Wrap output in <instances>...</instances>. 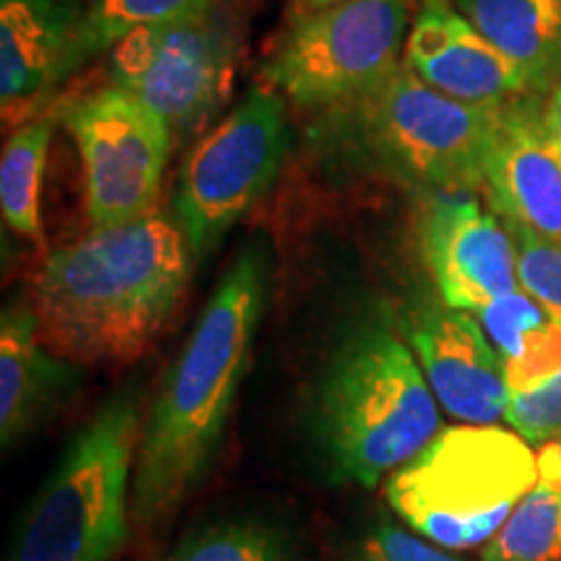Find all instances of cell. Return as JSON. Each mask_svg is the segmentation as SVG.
I'll return each mask as SVG.
<instances>
[{
	"label": "cell",
	"instance_id": "cell-1",
	"mask_svg": "<svg viewBox=\"0 0 561 561\" xmlns=\"http://www.w3.org/2000/svg\"><path fill=\"white\" fill-rule=\"evenodd\" d=\"M271 252L263 240L224 271L144 421L133 473V525L153 530L206 476L263 318Z\"/></svg>",
	"mask_w": 561,
	"mask_h": 561
},
{
	"label": "cell",
	"instance_id": "cell-2",
	"mask_svg": "<svg viewBox=\"0 0 561 561\" xmlns=\"http://www.w3.org/2000/svg\"><path fill=\"white\" fill-rule=\"evenodd\" d=\"M193 263L185 231L161 210L91 229L42 263L34 284L42 343L66 362H136L178 310Z\"/></svg>",
	"mask_w": 561,
	"mask_h": 561
},
{
	"label": "cell",
	"instance_id": "cell-3",
	"mask_svg": "<svg viewBox=\"0 0 561 561\" xmlns=\"http://www.w3.org/2000/svg\"><path fill=\"white\" fill-rule=\"evenodd\" d=\"M496 110L458 102L401 62L354 100L318 112L307 144L341 174L424 193L481 191Z\"/></svg>",
	"mask_w": 561,
	"mask_h": 561
},
{
	"label": "cell",
	"instance_id": "cell-4",
	"mask_svg": "<svg viewBox=\"0 0 561 561\" xmlns=\"http://www.w3.org/2000/svg\"><path fill=\"white\" fill-rule=\"evenodd\" d=\"M312 430L333 476L359 486L396 473L442 432L437 398L388 312L367 314L335 343Z\"/></svg>",
	"mask_w": 561,
	"mask_h": 561
},
{
	"label": "cell",
	"instance_id": "cell-5",
	"mask_svg": "<svg viewBox=\"0 0 561 561\" xmlns=\"http://www.w3.org/2000/svg\"><path fill=\"white\" fill-rule=\"evenodd\" d=\"M140 430L136 390L104 401L21 517L5 561L115 559L133 523Z\"/></svg>",
	"mask_w": 561,
	"mask_h": 561
},
{
	"label": "cell",
	"instance_id": "cell-6",
	"mask_svg": "<svg viewBox=\"0 0 561 561\" xmlns=\"http://www.w3.org/2000/svg\"><path fill=\"white\" fill-rule=\"evenodd\" d=\"M538 476V458L515 430L447 426L390 473L388 504L442 549H473L510 520Z\"/></svg>",
	"mask_w": 561,
	"mask_h": 561
},
{
	"label": "cell",
	"instance_id": "cell-7",
	"mask_svg": "<svg viewBox=\"0 0 561 561\" xmlns=\"http://www.w3.org/2000/svg\"><path fill=\"white\" fill-rule=\"evenodd\" d=\"M289 151L286 100L268 83L248 89L185 159L174 219L195 261L224 242L229 229L263 198Z\"/></svg>",
	"mask_w": 561,
	"mask_h": 561
},
{
	"label": "cell",
	"instance_id": "cell-8",
	"mask_svg": "<svg viewBox=\"0 0 561 561\" xmlns=\"http://www.w3.org/2000/svg\"><path fill=\"white\" fill-rule=\"evenodd\" d=\"M409 32L411 0H341L297 21L263 79L286 102L325 112L401 66Z\"/></svg>",
	"mask_w": 561,
	"mask_h": 561
},
{
	"label": "cell",
	"instance_id": "cell-9",
	"mask_svg": "<svg viewBox=\"0 0 561 561\" xmlns=\"http://www.w3.org/2000/svg\"><path fill=\"white\" fill-rule=\"evenodd\" d=\"M83 161L91 229H112L157 214L172 149V128L121 87H104L60 110Z\"/></svg>",
	"mask_w": 561,
	"mask_h": 561
},
{
	"label": "cell",
	"instance_id": "cell-10",
	"mask_svg": "<svg viewBox=\"0 0 561 561\" xmlns=\"http://www.w3.org/2000/svg\"><path fill=\"white\" fill-rule=\"evenodd\" d=\"M237 47L234 19L214 0L191 16L125 37L110 53V79L164 117L172 133H191L221 107Z\"/></svg>",
	"mask_w": 561,
	"mask_h": 561
},
{
	"label": "cell",
	"instance_id": "cell-11",
	"mask_svg": "<svg viewBox=\"0 0 561 561\" xmlns=\"http://www.w3.org/2000/svg\"><path fill=\"white\" fill-rule=\"evenodd\" d=\"M416 237L437 297L455 310L476 314L520 289L510 227L473 193H426Z\"/></svg>",
	"mask_w": 561,
	"mask_h": 561
},
{
	"label": "cell",
	"instance_id": "cell-12",
	"mask_svg": "<svg viewBox=\"0 0 561 561\" xmlns=\"http://www.w3.org/2000/svg\"><path fill=\"white\" fill-rule=\"evenodd\" d=\"M401 328L434 398L450 416L486 426L507 413L512 396L502 359L471 312L439 297H419Z\"/></svg>",
	"mask_w": 561,
	"mask_h": 561
},
{
	"label": "cell",
	"instance_id": "cell-13",
	"mask_svg": "<svg viewBox=\"0 0 561 561\" xmlns=\"http://www.w3.org/2000/svg\"><path fill=\"white\" fill-rule=\"evenodd\" d=\"M483 191L507 224L561 242V149L541 94L517 96L496 110Z\"/></svg>",
	"mask_w": 561,
	"mask_h": 561
},
{
	"label": "cell",
	"instance_id": "cell-14",
	"mask_svg": "<svg viewBox=\"0 0 561 561\" xmlns=\"http://www.w3.org/2000/svg\"><path fill=\"white\" fill-rule=\"evenodd\" d=\"M405 66L432 89L479 107L533 94L520 66L491 45L453 0H421L405 39Z\"/></svg>",
	"mask_w": 561,
	"mask_h": 561
},
{
	"label": "cell",
	"instance_id": "cell-15",
	"mask_svg": "<svg viewBox=\"0 0 561 561\" xmlns=\"http://www.w3.org/2000/svg\"><path fill=\"white\" fill-rule=\"evenodd\" d=\"M87 9L79 0H0V107L24 125L68 79Z\"/></svg>",
	"mask_w": 561,
	"mask_h": 561
},
{
	"label": "cell",
	"instance_id": "cell-16",
	"mask_svg": "<svg viewBox=\"0 0 561 561\" xmlns=\"http://www.w3.org/2000/svg\"><path fill=\"white\" fill-rule=\"evenodd\" d=\"M76 371L42 343L34 305L0 314V442L3 450L45 421L73 388Z\"/></svg>",
	"mask_w": 561,
	"mask_h": 561
},
{
	"label": "cell",
	"instance_id": "cell-17",
	"mask_svg": "<svg viewBox=\"0 0 561 561\" xmlns=\"http://www.w3.org/2000/svg\"><path fill=\"white\" fill-rule=\"evenodd\" d=\"M453 5L520 66L533 94L561 83V0H453Z\"/></svg>",
	"mask_w": 561,
	"mask_h": 561
},
{
	"label": "cell",
	"instance_id": "cell-18",
	"mask_svg": "<svg viewBox=\"0 0 561 561\" xmlns=\"http://www.w3.org/2000/svg\"><path fill=\"white\" fill-rule=\"evenodd\" d=\"M536 458V483L491 538L483 561H561V439L546 442Z\"/></svg>",
	"mask_w": 561,
	"mask_h": 561
},
{
	"label": "cell",
	"instance_id": "cell-19",
	"mask_svg": "<svg viewBox=\"0 0 561 561\" xmlns=\"http://www.w3.org/2000/svg\"><path fill=\"white\" fill-rule=\"evenodd\" d=\"M55 117L42 115L19 125L3 146L0 159V210L5 227L34 244L45 242L42 231V174L53 144Z\"/></svg>",
	"mask_w": 561,
	"mask_h": 561
},
{
	"label": "cell",
	"instance_id": "cell-20",
	"mask_svg": "<svg viewBox=\"0 0 561 561\" xmlns=\"http://www.w3.org/2000/svg\"><path fill=\"white\" fill-rule=\"evenodd\" d=\"M210 3L214 0H91L70 53L68 73L81 70L96 55L112 53L133 32L170 24Z\"/></svg>",
	"mask_w": 561,
	"mask_h": 561
},
{
	"label": "cell",
	"instance_id": "cell-21",
	"mask_svg": "<svg viewBox=\"0 0 561 561\" xmlns=\"http://www.w3.org/2000/svg\"><path fill=\"white\" fill-rule=\"evenodd\" d=\"M170 561H294V553L273 525L229 520L187 536Z\"/></svg>",
	"mask_w": 561,
	"mask_h": 561
},
{
	"label": "cell",
	"instance_id": "cell-22",
	"mask_svg": "<svg viewBox=\"0 0 561 561\" xmlns=\"http://www.w3.org/2000/svg\"><path fill=\"white\" fill-rule=\"evenodd\" d=\"M500 359L510 396L541 388L543 382L561 375V325L543 318L530 325Z\"/></svg>",
	"mask_w": 561,
	"mask_h": 561
},
{
	"label": "cell",
	"instance_id": "cell-23",
	"mask_svg": "<svg viewBox=\"0 0 561 561\" xmlns=\"http://www.w3.org/2000/svg\"><path fill=\"white\" fill-rule=\"evenodd\" d=\"M507 227L515 240L520 289L561 325V242L549 240L533 229L517 227V224H507Z\"/></svg>",
	"mask_w": 561,
	"mask_h": 561
},
{
	"label": "cell",
	"instance_id": "cell-24",
	"mask_svg": "<svg viewBox=\"0 0 561 561\" xmlns=\"http://www.w3.org/2000/svg\"><path fill=\"white\" fill-rule=\"evenodd\" d=\"M504 419L525 442H557L561 439V375L543 382L541 388L512 396Z\"/></svg>",
	"mask_w": 561,
	"mask_h": 561
},
{
	"label": "cell",
	"instance_id": "cell-25",
	"mask_svg": "<svg viewBox=\"0 0 561 561\" xmlns=\"http://www.w3.org/2000/svg\"><path fill=\"white\" fill-rule=\"evenodd\" d=\"M346 561H460L442 551L439 546L426 543L424 536L405 530L401 525L380 520L364 533L351 549Z\"/></svg>",
	"mask_w": 561,
	"mask_h": 561
},
{
	"label": "cell",
	"instance_id": "cell-26",
	"mask_svg": "<svg viewBox=\"0 0 561 561\" xmlns=\"http://www.w3.org/2000/svg\"><path fill=\"white\" fill-rule=\"evenodd\" d=\"M543 112H546V123H549L553 138H557L561 149V83L543 96Z\"/></svg>",
	"mask_w": 561,
	"mask_h": 561
},
{
	"label": "cell",
	"instance_id": "cell-27",
	"mask_svg": "<svg viewBox=\"0 0 561 561\" xmlns=\"http://www.w3.org/2000/svg\"><path fill=\"white\" fill-rule=\"evenodd\" d=\"M299 3L310 11H320V9H328V5H333V3H341V0H299Z\"/></svg>",
	"mask_w": 561,
	"mask_h": 561
}]
</instances>
